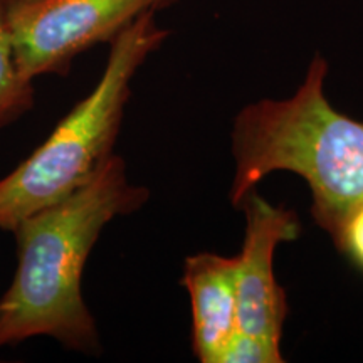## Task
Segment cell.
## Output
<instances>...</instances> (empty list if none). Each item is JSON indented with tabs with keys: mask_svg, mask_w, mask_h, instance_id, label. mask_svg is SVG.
Here are the masks:
<instances>
[{
	"mask_svg": "<svg viewBox=\"0 0 363 363\" xmlns=\"http://www.w3.org/2000/svg\"><path fill=\"white\" fill-rule=\"evenodd\" d=\"M150 192L111 155L66 199L13 227L17 269L0 299V348L49 337L74 352L99 353V333L83 298V272L103 229L138 211Z\"/></svg>",
	"mask_w": 363,
	"mask_h": 363,
	"instance_id": "cell-1",
	"label": "cell"
},
{
	"mask_svg": "<svg viewBox=\"0 0 363 363\" xmlns=\"http://www.w3.org/2000/svg\"><path fill=\"white\" fill-rule=\"evenodd\" d=\"M326 76L328 62L315 56L291 98L251 103L235 118L229 195L234 207L274 172L306 182L313 219L328 235L362 206L363 123L331 106Z\"/></svg>",
	"mask_w": 363,
	"mask_h": 363,
	"instance_id": "cell-2",
	"label": "cell"
},
{
	"mask_svg": "<svg viewBox=\"0 0 363 363\" xmlns=\"http://www.w3.org/2000/svg\"><path fill=\"white\" fill-rule=\"evenodd\" d=\"M167 35L157 26L155 12H147L113 40L106 67L93 91L62 118L44 143L0 179V229L12 233L24 217L66 199L115 155L131 81Z\"/></svg>",
	"mask_w": 363,
	"mask_h": 363,
	"instance_id": "cell-3",
	"label": "cell"
},
{
	"mask_svg": "<svg viewBox=\"0 0 363 363\" xmlns=\"http://www.w3.org/2000/svg\"><path fill=\"white\" fill-rule=\"evenodd\" d=\"M172 0H7L17 66L27 79L66 74L72 59L113 43L130 24Z\"/></svg>",
	"mask_w": 363,
	"mask_h": 363,
	"instance_id": "cell-4",
	"label": "cell"
},
{
	"mask_svg": "<svg viewBox=\"0 0 363 363\" xmlns=\"http://www.w3.org/2000/svg\"><path fill=\"white\" fill-rule=\"evenodd\" d=\"M246 230L238 254V325L244 333L279 343L288 316L286 293L276 281L279 244L299 238L301 222L291 208L272 206L256 190L239 203Z\"/></svg>",
	"mask_w": 363,
	"mask_h": 363,
	"instance_id": "cell-5",
	"label": "cell"
},
{
	"mask_svg": "<svg viewBox=\"0 0 363 363\" xmlns=\"http://www.w3.org/2000/svg\"><path fill=\"white\" fill-rule=\"evenodd\" d=\"M182 284L192 306V348L202 363H219L238 325V256L199 252L185 259Z\"/></svg>",
	"mask_w": 363,
	"mask_h": 363,
	"instance_id": "cell-6",
	"label": "cell"
},
{
	"mask_svg": "<svg viewBox=\"0 0 363 363\" xmlns=\"http://www.w3.org/2000/svg\"><path fill=\"white\" fill-rule=\"evenodd\" d=\"M7 0H0V130L6 128L33 108V81L17 66L6 12Z\"/></svg>",
	"mask_w": 363,
	"mask_h": 363,
	"instance_id": "cell-7",
	"label": "cell"
},
{
	"mask_svg": "<svg viewBox=\"0 0 363 363\" xmlns=\"http://www.w3.org/2000/svg\"><path fill=\"white\" fill-rule=\"evenodd\" d=\"M281 345L235 330L222 352L219 363H281Z\"/></svg>",
	"mask_w": 363,
	"mask_h": 363,
	"instance_id": "cell-8",
	"label": "cell"
},
{
	"mask_svg": "<svg viewBox=\"0 0 363 363\" xmlns=\"http://www.w3.org/2000/svg\"><path fill=\"white\" fill-rule=\"evenodd\" d=\"M330 238L347 261L363 274V203L345 217Z\"/></svg>",
	"mask_w": 363,
	"mask_h": 363,
	"instance_id": "cell-9",
	"label": "cell"
}]
</instances>
